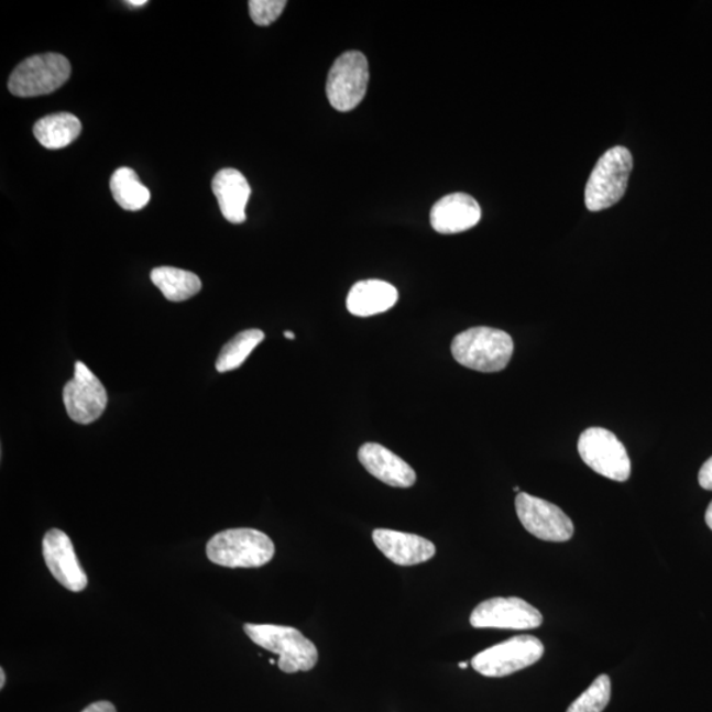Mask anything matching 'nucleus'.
<instances>
[{"label":"nucleus","instance_id":"obj_21","mask_svg":"<svg viewBox=\"0 0 712 712\" xmlns=\"http://www.w3.org/2000/svg\"><path fill=\"white\" fill-rule=\"evenodd\" d=\"M264 341V332L259 329H249L239 332L230 342L223 346L216 363L218 372H229L241 368L259 344Z\"/></svg>","mask_w":712,"mask_h":712},{"label":"nucleus","instance_id":"obj_7","mask_svg":"<svg viewBox=\"0 0 712 712\" xmlns=\"http://www.w3.org/2000/svg\"><path fill=\"white\" fill-rule=\"evenodd\" d=\"M579 456L596 474L615 482H627L631 459L614 432L604 428L585 429L578 439Z\"/></svg>","mask_w":712,"mask_h":712},{"label":"nucleus","instance_id":"obj_28","mask_svg":"<svg viewBox=\"0 0 712 712\" xmlns=\"http://www.w3.org/2000/svg\"><path fill=\"white\" fill-rule=\"evenodd\" d=\"M6 684V673L3 669H0V689H3Z\"/></svg>","mask_w":712,"mask_h":712},{"label":"nucleus","instance_id":"obj_25","mask_svg":"<svg viewBox=\"0 0 712 712\" xmlns=\"http://www.w3.org/2000/svg\"><path fill=\"white\" fill-rule=\"evenodd\" d=\"M83 712H117L114 704L110 702H96L86 708Z\"/></svg>","mask_w":712,"mask_h":712},{"label":"nucleus","instance_id":"obj_8","mask_svg":"<svg viewBox=\"0 0 712 712\" xmlns=\"http://www.w3.org/2000/svg\"><path fill=\"white\" fill-rule=\"evenodd\" d=\"M369 62L362 52L349 51L331 66L326 95L338 111H351L363 101L369 86Z\"/></svg>","mask_w":712,"mask_h":712},{"label":"nucleus","instance_id":"obj_14","mask_svg":"<svg viewBox=\"0 0 712 712\" xmlns=\"http://www.w3.org/2000/svg\"><path fill=\"white\" fill-rule=\"evenodd\" d=\"M376 548L398 567H414L431 560L435 544L427 538L391 529H375L372 534Z\"/></svg>","mask_w":712,"mask_h":712},{"label":"nucleus","instance_id":"obj_12","mask_svg":"<svg viewBox=\"0 0 712 712\" xmlns=\"http://www.w3.org/2000/svg\"><path fill=\"white\" fill-rule=\"evenodd\" d=\"M43 556L52 576L65 589L73 592L86 589L88 576L78 562L70 538L63 530L51 529L44 536Z\"/></svg>","mask_w":712,"mask_h":712},{"label":"nucleus","instance_id":"obj_16","mask_svg":"<svg viewBox=\"0 0 712 712\" xmlns=\"http://www.w3.org/2000/svg\"><path fill=\"white\" fill-rule=\"evenodd\" d=\"M219 208L229 222L241 224L245 221V206L251 196V186L241 172L226 168L219 171L211 184Z\"/></svg>","mask_w":712,"mask_h":712},{"label":"nucleus","instance_id":"obj_30","mask_svg":"<svg viewBox=\"0 0 712 712\" xmlns=\"http://www.w3.org/2000/svg\"><path fill=\"white\" fill-rule=\"evenodd\" d=\"M459 668H461V669H468V668H469V664H468V662H461V664H459Z\"/></svg>","mask_w":712,"mask_h":712},{"label":"nucleus","instance_id":"obj_5","mask_svg":"<svg viewBox=\"0 0 712 712\" xmlns=\"http://www.w3.org/2000/svg\"><path fill=\"white\" fill-rule=\"evenodd\" d=\"M70 73L68 58L58 53L32 56L12 72L9 89L22 98L50 95L68 81Z\"/></svg>","mask_w":712,"mask_h":712},{"label":"nucleus","instance_id":"obj_20","mask_svg":"<svg viewBox=\"0 0 712 712\" xmlns=\"http://www.w3.org/2000/svg\"><path fill=\"white\" fill-rule=\"evenodd\" d=\"M110 189L116 201L124 210L138 211L150 202L151 193L139 179L134 169L123 166L110 179Z\"/></svg>","mask_w":712,"mask_h":712},{"label":"nucleus","instance_id":"obj_15","mask_svg":"<svg viewBox=\"0 0 712 712\" xmlns=\"http://www.w3.org/2000/svg\"><path fill=\"white\" fill-rule=\"evenodd\" d=\"M359 461L372 477L392 485V488L409 489L416 483V472L401 457L384 446L368 442L359 449Z\"/></svg>","mask_w":712,"mask_h":712},{"label":"nucleus","instance_id":"obj_31","mask_svg":"<svg viewBox=\"0 0 712 712\" xmlns=\"http://www.w3.org/2000/svg\"><path fill=\"white\" fill-rule=\"evenodd\" d=\"M514 490L515 492H518V494H521V488H515Z\"/></svg>","mask_w":712,"mask_h":712},{"label":"nucleus","instance_id":"obj_26","mask_svg":"<svg viewBox=\"0 0 712 712\" xmlns=\"http://www.w3.org/2000/svg\"><path fill=\"white\" fill-rule=\"evenodd\" d=\"M704 518H706V524L709 525V528L712 530V502L709 505V508L706 511V516H704Z\"/></svg>","mask_w":712,"mask_h":712},{"label":"nucleus","instance_id":"obj_27","mask_svg":"<svg viewBox=\"0 0 712 712\" xmlns=\"http://www.w3.org/2000/svg\"><path fill=\"white\" fill-rule=\"evenodd\" d=\"M125 4H129L130 7H143L146 4V0H129Z\"/></svg>","mask_w":712,"mask_h":712},{"label":"nucleus","instance_id":"obj_22","mask_svg":"<svg viewBox=\"0 0 712 712\" xmlns=\"http://www.w3.org/2000/svg\"><path fill=\"white\" fill-rule=\"evenodd\" d=\"M611 700V680L607 675L596 678L591 687L572 702L567 712H603Z\"/></svg>","mask_w":712,"mask_h":712},{"label":"nucleus","instance_id":"obj_4","mask_svg":"<svg viewBox=\"0 0 712 712\" xmlns=\"http://www.w3.org/2000/svg\"><path fill=\"white\" fill-rule=\"evenodd\" d=\"M634 158L625 146H615L599 158L585 185V208L601 211L614 206L627 190Z\"/></svg>","mask_w":712,"mask_h":712},{"label":"nucleus","instance_id":"obj_29","mask_svg":"<svg viewBox=\"0 0 712 712\" xmlns=\"http://www.w3.org/2000/svg\"><path fill=\"white\" fill-rule=\"evenodd\" d=\"M284 337H285L286 339H295V338H296V336H295V335H293V332H292V331H285V332H284Z\"/></svg>","mask_w":712,"mask_h":712},{"label":"nucleus","instance_id":"obj_24","mask_svg":"<svg viewBox=\"0 0 712 712\" xmlns=\"http://www.w3.org/2000/svg\"><path fill=\"white\" fill-rule=\"evenodd\" d=\"M698 481H700L702 489L712 491V457L703 463Z\"/></svg>","mask_w":712,"mask_h":712},{"label":"nucleus","instance_id":"obj_18","mask_svg":"<svg viewBox=\"0 0 712 712\" xmlns=\"http://www.w3.org/2000/svg\"><path fill=\"white\" fill-rule=\"evenodd\" d=\"M83 124L69 112H58L40 119L33 128L37 142L48 150H62L81 135Z\"/></svg>","mask_w":712,"mask_h":712},{"label":"nucleus","instance_id":"obj_1","mask_svg":"<svg viewBox=\"0 0 712 712\" xmlns=\"http://www.w3.org/2000/svg\"><path fill=\"white\" fill-rule=\"evenodd\" d=\"M514 339L494 328H471L452 339L451 354L456 361L479 372H499L507 368L514 355Z\"/></svg>","mask_w":712,"mask_h":712},{"label":"nucleus","instance_id":"obj_3","mask_svg":"<svg viewBox=\"0 0 712 712\" xmlns=\"http://www.w3.org/2000/svg\"><path fill=\"white\" fill-rule=\"evenodd\" d=\"M244 632L259 647L281 656L278 668L284 673L309 671L318 662L316 645L296 628L274 624H244Z\"/></svg>","mask_w":712,"mask_h":712},{"label":"nucleus","instance_id":"obj_6","mask_svg":"<svg viewBox=\"0 0 712 712\" xmlns=\"http://www.w3.org/2000/svg\"><path fill=\"white\" fill-rule=\"evenodd\" d=\"M544 650L537 637L515 636L481 651L472 658L471 665L484 677H507L540 661Z\"/></svg>","mask_w":712,"mask_h":712},{"label":"nucleus","instance_id":"obj_10","mask_svg":"<svg viewBox=\"0 0 712 712\" xmlns=\"http://www.w3.org/2000/svg\"><path fill=\"white\" fill-rule=\"evenodd\" d=\"M544 622L541 612L521 598H492L477 605L470 616L474 628L535 629Z\"/></svg>","mask_w":712,"mask_h":712},{"label":"nucleus","instance_id":"obj_17","mask_svg":"<svg viewBox=\"0 0 712 712\" xmlns=\"http://www.w3.org/2000/svg\"><path fill=\"white\" fill-rule=\"evenodd\" d=\"M398 292L394 285L383 281H363L349 292L348 309L352 316L371 317L394 308Z\"/></svg>","mask_w":712,"mask_h":712},{"label":"nucleus","instance_id":"obj_19","mask_svg":"<svg viewBox=\"0 0 712 712\" xmlns=\"http://www.w3.org/2000/svg\"><path fill=\"white\" fill-rule=\"evenodd\" d=\"M151 281L172 303L186 302L202 288L199 277L193 272L175 267H158L151 272Z\"/></svg>","mask_w":712,"mask_h":712},{"label":"nucleus","instance_id":"obj_9","mask_svg":"<svg viewBox=\"0 0 712 712\" xmlns=\"http://www.w3.org/2000/svg\"><path fill=\"white\" fill-rule=\"evenodd\" d=\"M515 504L523 527L540 540L565 543L574 535V525L557 505L525 492L516 496Z\"/></svg>","mask_w":712,"mask_h":712},{"label":"nucleus","instance_id":"obj_13","mask_svg":"<svg viewBox=\"0 0 712 712\" xmlns=\"http://www.w3.org/2000/svg\"><path fill=\"white\" fill-rule=\"evenodd\" d=\"M482 210L477 199L464 193L445 196L432 206L430 223L439 234H458L481 221Z\"/></svg>","mask_w":712,"mask_h":712},{"label":"nucleus","instance_id":"obj_23","mask_svg":"<svg viewBox=\"0 0 712 712\" xmlns=\"http://www.w3.org/2000/svg\"><path fill=\"white\" fill-rule=\"evenodd\" d=\"M285 6V0H251L250 15L255 24L267 26L282 15Z\"/></svg>","mask_w":712,"mask_h":712},{"label":"nucleus","instance_id":"obj_2","mask_svg":"<svg viewBox=\"0 0 712 712\" xmlns=\"http://www.w3.org/2000/svg\"><path fill=\"white\" fill-rule=\"evenodd\" d=\"M206 555L212 563L219 565V567L261 568L274 558L275 545L261 530L228 529L211 537L208 547H206Z\"/></svg>","mask_w":712,"mask_h":712},{"label":"nucleus","instance_id":"obj_11","mask_svg":"<svg viewBox=\"0 0 712 712\" xmlns=\"http://www.w3.org/2000/svg\"><path fill=\"white\" fill-rule=\"evenodd\" d=\"M63 397L66 414L81 425L98 420L109 401L101 381L83 362L76 363L75 376L66 383Z\"/></svg>","mask_w":712,"mask_h":712}]
</instances>
